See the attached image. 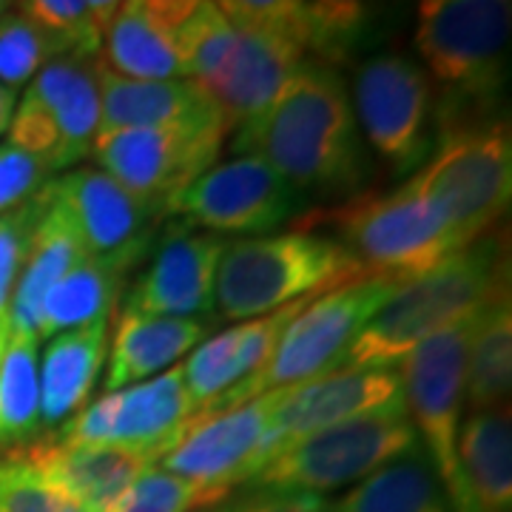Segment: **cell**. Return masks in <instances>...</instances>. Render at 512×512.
Instances as JSON below:
<instances>
[{
  "mask_svg": "<svg viewBox=\"0 0 512 512\" xmlns=\"http://www.w3.org/2000/svg\"><path fill=\"white\" fill-rule=\"evenodd\" d=\"M387 410H407L402 379L399 370L393 367L384 370L339 367L313 382L274 390L271 421L265 436V464L279 450L291 447L293 441Z\"/></svg>",
  "mask_w": 512,
  "mask_h": 512,
  "instance_id": "cell-18",
  "label": "cell"
},
{
  "mask_svg": "<svg viewBox=\"0 0 512 512\" xmlns=\"http://www.w3.org/2000/svg\"><path fill=\"white\" fill-rule=\"evenodd\" d=\"M228 512H333V507L319 495L248 490L228 504Z\"/></svg>",
  "mask_w": 512,
  "mask_h": 512,
  "instance_id": "cell-38",
  "label": "cell"
},
{
  "mask_svg": "<svg viewBox=\"0 0 512 512\" xmlns=\"http://www.w3.org/2000/svg\"><path fill=\"white\" fill-rule=\"evenodd\" d=\"M507 285L504 239L487 234L430 274L404 282L356 336L342 367L384 370L399 365L421 342L458 325Z\"/></svg>",
  "mask_w": 512,
  "mask_h": 512,
  "instance_id": "cell-2",
  "label": "cell"
},
{
  "mask_svg": "<svg viewBox=\"0 0 512 512\" xmlns=\"http://www.w3.org/2000/svg\"><path fill=\"white\" fill-rule=\"evenodd\" d=\"M481 308L453 328L430 336L399 362L407 416L416 427L419 444L430 458L453 512H473L458 467V430L464 413L467 353Z\"/></svg>",
  "mask_w": 512,
  "mask_h": 512,
  "instance_id": "cell-10",
  "label": "cell"
},
{
  "mask_svg": "<svg viewBox=\"0 0 512 512\" xmlns=\"http://www.w3.org/2000/svg\"><path fill=\"white\" fill-rule=\"evenodd\" d=\"M6 9H9V6H6V3H0V15H3V12H6Z\"/></svg>",
  "mask_w": 512,
  "mask_h": 512,
  "instance_id": "cell-42",
  "label": "cell"
},
{
  "mask_svg": "<svg viewBox=\"0 0 512 512\" xmlns=\"http://www.w3.org/2000/svg\"><path fill=\"white\" fill-rule=\"evenodd\" d=\"M111 319L66 330L49 339L40 356V427L60 430L80 413L109 359Z\"/></svg>",
  "mask_w": 512,
  "mask_h": 512,
  "instance_id": "cell-24",
  "label": "cell"
},
{
  "mask_svg": "<svg viewBox=\"0 0 512 512\" xmlns=\"http://www.w3.org/2000/svg\"><path fill=\"white\" fill-rule=\"evenodd\" d=\"M194 416L197 410L185 390L183 370L171 367L148 382L103 393L74 413L52 439L123 447L157 464Z\"/></svg>",
  "mask_w": 512,
  "mask_h": 512,
  "instance_id": "cell-15",
  "label": "cell"
},
{
  "mask_svg": "<svg viewBox=\"0 0 512 512\" xmlns=\"http://www.w3.org/2000/svg\"><path fill=\"white\" fill-rule=\"evenodd\" d=\"M359 276V259L330 237L291 231L234 239L220 259L214 308L222 319L248 322Z\"/></svg>",
  "mask_w": 512,
  "mask_h": 512,
  "instance_id": "cell-4",
  "label": "cell"
},
{
  "mask_svg": "<svg viewBox=\"0 0 512 512\" xmlns=\"http://www.w3.org/2000/svg\"><path fill=\"white\" fill-rule=\"evenodd\" d=\"M15 103H18V94L9 92L6 86H0V137H3V134H6V128H9Z\"/></svg>",
  "mask_w": 512,
  "mask_h": 512,
  "instance_id": "cell-39",
  "label": "cell"
},
{
  "mask_svg": "<svg viewBox=\"0 0 512 512\" xmlns=\"http://www.w3.org/2000/svg\"><path fill=\"white\" fill-rule=\"evenodd\" d=\"M18 453L89 512H109L128 484L154 467L146 456L123 447L66 444L57 439H37Z\"/></svg>",
  "mask_w": 512,
  "mask_h": 512,
  "instance_id": "cell-22",
  "label": "cell"
},
{
  "mask_svg": "<svg viewBox=\"0 0 512 512\" xmlns=\"http://www.w3.org/2000/svg\"><path fill=\"white\" fill-rule=\"evenodd\" d=\"M60 55H66L63 46L35 20L26 18L18 6L15 12L0 15V86L18 94L46 63Z\"/></svg>",
  "mask_w": 512,
  "mask_h": 512,
  "instance_id": "cell-33",
  "label": "cell"
},
{
  "mask_svg": "<svg viewBox=\"0 0 512 512\" xmlns=\"http://www.w3.org/2000/svg\"><path fill=\"white\" fill-rule=\"evenodd\" d=\"M237 29L220 3H194L191 15L174 32V52L185 80L208 89L234 49Z\"/></svg>",
  "mask_w": 512,
  "mask_h": 512,
  "instance_id": "cell-31",
  "label": "cell"
},
{
  "mask_svg": "<svg viewBox=\"0 0 512 512\" xmlns=\"http://www.w3.org/2000/svg\"><path fill=\"white\" fill-rule=\"evenodd\" d=\"M333 222L342 231V245L359 259L365 274L393 276L399 282L430 274L467 248L456 225L407 183L390 194L353 197L333 214Z\"/></svg>",
  "mask_w": 512,
  "mask_h": 512,
  "instance_id": "cell-8",
  "label": "cell"
},
{
  "mask_svg": "<svg viewBox=\"0 0 512 512\" xmlns=\"http://www.w3.org/2000/svg\"><path fill=\"white\" fill-rule=\"evenodd\" d=\"M416 447L419 436L407 410L373 413L293 441L256 473L248 487L322 498L365 481Z\"/></svg>",
  "mask_w": 512,
  "mask_h": 512,
  "instance_id": "cell-9",
  "label": "cell"
},
{
  "mask_svg": "<svg viewBox=\"0 0 512 512\" xmlns=\"http://www.w3.org/2000/svg\"><path fill=\"white\" fill-rule=\"evenodd\" d=\"M208 328L202 316H151L123 308L109 339L106 393L160 376L208 339Z\"/></svg>",
  "mask_w": 512,
  "mask_h": 512,
  "instance_id": "cell-23",
  "label": "cell"
},
{
  "mask_svg": "<svg viewBox=\"0 0 512 512\" xmlns=\"http://www.w3.org/2000/svg\"><path fill=\"white\" fill-rule=\"evenodd\" d=\"M0 512H89L23 453L0 456Z\"/></svg>",
  "mask_w": 512,
  "mask_h": 512,
  "instance_id": "cell-35",
  "label": "cell"
},
{
  "mask_svg": "<svg viewBox=\"0 0 512 512\" xmlns=\"http://www.w3.org/2000/svg\"><path fill=\"white\" fill-rule=\"evenodd\" d=\"M194 0H128L117 6L97 60L134 80H185L174 52V32Z\"/></svg>",
  "mask_w": 512,
  "mask_h": 512,
  "instance_id": "cell-21",
  "label": "cell"
},
{
  "mask_svg": "<svg viewBox=\"0 0 512 512\" xmlns=\"http://www.w3.org/2000/svg\"><path fill=\"white\" fill-rule=\"evenodd\" d=\"M222 12L237 29L234 49L217 80L205 89L225 131L271 109L308 55V12L293 0H228Z\"/></svg>",
  "mask_w": 512,
  "mask_h": 512,
  "instance_id": "cell-7",
  "label": "cell"
},
{
  "mask_svg": "<svg viewBox=\"0 0 512 512\" xmlns=\"http://www.w3.org/2000/svg\"><path fill=\"white\" fill-rule=\"evenodd\" d=\"M225 137L228 131L222 126L100 131L94 137L92 157L97 168L128 194L146 202L160 217H168V205L217 165Z\"/></svg>",
  "mask_w": 512,
  "mask_h": 512,
  "instance_id": "cell-14",
  "label": "cell"
},
{
  "mask_svg": "<svg viewBox=\"0 0 512 512\" xmlns=\"http://www.w3.org/2000/svg\"><path fill=\"white\" fill-rule=\"evenodd\" d=\"M404 183L427 197L473 245L507 217L512 200V140L507 120L444 128L427 163Z\"/></svg>",
  "mask_w": 512,
  "mask_h": 512,
  "instance_id": "cell-6",
  "label": "cell"
},
{
  "mask_svg": "<svg viewBox=\"0 0 512 512\" xmlns=\"http://www.w3.org/2000/svg\"><path fill=\"white\" fill-rule=\"evenodd\" d=\"M228 495L200 487L194 481L171 476L157 464L148 467L140 478L128 484V490L109 512H200L222 504Z\"/></svg>",
  "mask_w": 512,
  "mask_h": 512,
  "instance_id": "cell-34",
  "label": "cell"
},
{
  "mask_svg": "<svg viewBox=\"0 0 512 512\" xmlns=\"http://www.w3.org/2000/svg\"><path fill=\"white\" fill-rule=\"evenodd\" d=\"M225 237L174 222L160 234L151 262L131 285L123 308L151 316H200L214 311Z\"/></svg>",
  "mask_w": 512,
  "mask_h": 512,
  "instance_id": "cell-19",
  "label": "cell"
},
{
  "mask_svg": "<svg viewBox=\"0 0 512 512\" xmlns=\"http://www.w3.org/2000/svg\"><path fill=\"white\" fill-rule=\"evenodd\" d=\"M117 6L111 0H29L18 9L55 37L66 55L97 57Z\"/></svg>",
  "mask_w": 512,
  "mask_h": 512,
  "instance_id": "cell-32",
  "label": "cell"
},
{
  "mask_svg": "<svg viewBox=\"0 0 512 512\" xmlns=\"http://www.w3.org/2000/svg\"><path fill=\"white\" fill-rule=\"evenodd\" d=\"M6 330H9V328H0V350H3V339H6Z\"/></svg>",
  "mask_w": 512,
  "mask_h": 512,
  "instance_id": "cell-41",
  "label": "cell"
},
{
  "mask_svg": "<svg viewBox=\"0 0 512 512\" xmlns=\"http://www.w3.org/2000/svg\"><path fill=\"white\" fill-rule=\"evenodd\" d=\"M200 512H228V504H217V507H208V510H200Z\"/></svg>",
  "mask_w": 512,
  "mask_h": 512,
  "instance_id": "cell-40",
  "label": "cell"
},
{
  "mask_svg": "<svg viewBox=\"0 0 512 512\" xmlns=\"http://www.w3.org/2000/svg\"><path fill=\"white\" fill-rule=\"evenodd\" d=\"M40 433V339L9 328L0 350V456L26 450Z\"/></svg>",
  "mask_w": 512,
  "mask_h": 512,
  "instance_id": "cell-27",
  "label": "cell"
},
{
  "mask_svg": "<svg viewBox=\"0 0 512 512\" xmlns=\"http://www.w3.org/2000/svg\"><path fill=\"white\" fill-rule=\"evenodd\" d=\"M271 404L274 393H265L237 407L194 416L157 467L222 495L251 484L265 464Z\"/></svg>",
  "mask_w": 512,
  "mask_h": 512,
  "instance_id": "cell-17",
  "label": "cell"
},
{
  "mask_svg": "<svg viewBox=\"0 0 512 512\" xmlns=\"http://www.w3.org/2000/svg\"><path fill=\"white\" fill-rule=\"evenodd\" d=\"M55 177L57 174L49 168V163L3 140L0 143V217L35 200Z\"/></svg>",
  "mask_w": 512,
  "mask_h": 512,
  "instance_id": "cell-37",
  "label": "cell"
},
{
  "mask_svg": "<svg viewBox=\"0 0 512 512\" xmlns=\"http://www.w3.org/2000/svg\"><path fill=\"white\" fill-rule=\"evenodd\" d=\"M83 256L86 254L80 251L72 228L66 225L60 211L46 197L43 220L35 228V237H32L29 254H26V262H23V271H20L15 293H12L9 328L29 330V333L37 336V313H40L43 296L60 276L72 271Z\"/></svg>",
  "mask_w": 512,
  "mask_h": 512,
  "instance_id": "cell-30",
  "label": "cell"
},
{
  "mask_svg": "<svg viewBox=\"0 0 512 512\" xmlns=\"http://www.w3.org/2000/svg\"><path fill=\"white\" fill-rule=\"evenodd\" d=\"M200 126L225 128L202 86L191 80H134L100 63V131Z\"/></svg>",
  "mask_w": 512,
  "mask_h": 512,
  "instance_id": "cell-20",
  "label": "cell"
},
{
  "mask_svg": "<svg viewBox=\"0 0 512 512\" xmlns=\"http://www.w3.org/2000/svg\"><path fill=\"white\" fill-rule=\"evenodd\" d=\"M46 197L72 228L80 251L117 274L128 276L140 268L160 239L165 217L128 194L97 165L57 174L46 185Z\"/></svg>",
  "mask_w": 512,
  "mask_h": 512,
  "instance_id": "cell-13",
  "label": "cell"
},
{
  "mask_svg": "<svg viewBox=\"0 0 512 512\" xmlns=\"http://www.w3.org/2000/svg\"><path fill=\"white\" fill-rule=\"evenodd\" d=\"M126 282L128 276L83 256L43 296L37 313V339H52L57 333L111 319Z\"/></svg>",
  "mask_w": 512,
  "mask_h": 512,
  "instance_id": "cell-29",
  "label": "cell"
},
{
  "mask_svg": "<svg viewBox=\"0 0 512 512\" xmlns=\"http://www.w3.org/2000/svg\"><path fill=\"white\" fill-rule=\"evenodd\" d=\"M510 20L507 0H427L419 6L421 69L444 89L439 131L498 120L510 66Z\"/></svg>",
  "mask_w": 512,
  "mask_h": 512,
  "instance_id": "cell-3",
  "label": "cell"
},
{
  "mask_svg": "<svg viewBox=\"0 0 512 512\" xmlns=\"http://www.w3.org/2000/svg\"><path fill=\"white\" fill-rule=\"evenodd\" d=\"M402 285L404 282L393 276L365 274L333 291L319 293L293 316L262 370H256L251 379L237 384L234 390L222 393L202 413L237 407L256 396L313 382L319 376L339 370L345 365V356L356 342V336L396 296Z\"/></svg>",
  "mask_w": 512,
  "mask_h": 512,
  "instance_id": "cell-5",
  "label": "cell"
},
{
  "mask_svg": "<svg viewBox=\"0 0 512 512\" xmlns=\"http://www.w3.org/2000/svg\"><path fill=\"white\" fill-rule=\"evenodd\" d=\"M330 507L333 512H453L421 444L353 484Z\"/></svg>",
  "mask_w": 512,
  "mask_h": 512,
  "instance_id": "cell-26",
  "label": "cell"
},
{
  "mask_svg": "<svg viewBox=\"0 0 512 512\" xmlns=\"http://www.w3.org/2000/svg\"><path fill=\"white\" fill-rule=\"evenodd\" d=\"M46 211V188L35 200L0 217V328H9V305L18 285L35 228Z\"/></svg>",
  "mask_w": 512,
  "mask_h": 512,
  "instance_id": "cell-36",
  "label": "cell"
},
{
  "mask_svg": "<svg viewBox=\"0 0 512 512\" xmlns=\"http://www.w3.org/2000/svg\"><path fill=\"white\" fill-rule=\"evenodd\" d=\"M458 467L473 512H510L512 421L510 404L467 413L458 430Z\"/></svg>",
  "mask_w": 512,
  "mask_h": 512,
  "instance_id": "cell-25",
  "label": "cell"
},
{
  "mask_svg": "<svg viewBox=\"0 0 512 512\" xmlns=\"http://www.w3.org/2000/svg\"><path fill=\"white\" fill-rule=\"evenodd\" d=\"M100 131V60L60 55L23 89L6 128V143L66 174L92 157Z\"/></svg>",
  "mask_w": 512,
  "mask_h": 512,
  "instance_id": "cell-11",
  "label": "cell"
},
{
  "mask_svg": "<svg viewBox=\"0 0 512 512\" xmlns=\"http://www.w3.org/2000/svg\"><path fill=\"white\" fill-rule=\"evenodd\" d=\"M512 384V311L510 285L501 288L478 313L467 353L464 407L470 413L510 404Z\"/></svg>",
  "mask_w": 512,
  "mask_h": 512,
  "instance_id": "cell-28",
  "label": "cell"
},
{
  "mask_svg": "<svg viewBox=\"0 0 512 512\" xmlns=\"http://www.w3.org/2000/svg\"><path fill=\"white\" fill-rule=\"evenodd\" d=\"M234 151L274 165L299 197H359L370 180L348 86L328 63L305 60L271 109L237 128Z\"/></svg>",
  "mask_w": 512,
  "mask_h": 512,
  "instance_id": "cell-1",
  "label": "cell"
},
{
  "mask_svg": "<svg viewBox=\"0 0 512 512\" xmlns=\"http://www.w3.org/2000/svg\"><path fill=\"white\" fill-rule=\"evenodd\" d=\"M302 197L274 165L254 154H237L217 163L168 205V217H180L208 234L271 237L299 211Z\"/></svg>",
  "mask_w": 512,
  "mask_h": 512,
  "instance_id": "cell-16",
  "label": "cell"
},
{
  "mask_svg": "<svg viewBox=\"0 0 512 512\" xmlns=\"http://www.w3.org/2000/svg\"><path fill=\"white\" fill-rule=\"evenodd\" d=\"M353 114L367 146L393 174L410 177L436 146V103L430 77L416 60L379 55L365 60L353 77Z\"/></svg>",
  "mask_w": 512,
  "mask_h": 512,
  "instance_id": "cell-12",
  "label": "cell"
}]
</instances>
